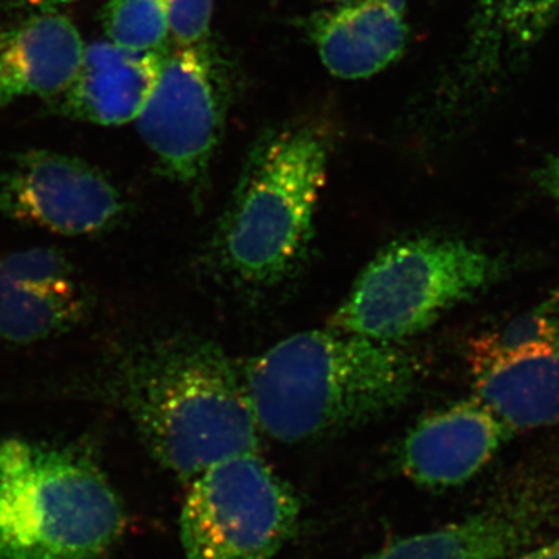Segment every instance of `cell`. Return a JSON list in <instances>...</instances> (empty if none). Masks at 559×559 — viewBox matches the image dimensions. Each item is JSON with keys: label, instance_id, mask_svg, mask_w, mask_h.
Returning a JSON list of instances; mask_svg holds the SVG:
<instances>
[{"label": "cell", "instance_id": "cell-1", "mask_svg": "<svg viewBox=\"0 0 559 559\" xmlns=\"http://www.w3.org/2000/svg\"><path fill=\"white\" fill-rule=\"evenodd\" d=\"M421 359L399 344L336 330L283 340L242 367L264 436L301 443L400 409L421 382Z\"/></svg>", "mask_w": 559, "mask_h": 559}, {"label": "cell", "instance_id": "cell-2", "mask_svg": "<svg viewBox=\"0 0 559 559\" xmlns=\"http://www.w3.org/2000/svg\"><path fill=\"white\" fill-rule=\"evenodd\" d=\"M117 388L151 455L187 484L259 451L242 369L215 342L187 334L140 342L121 359Z\"/></svg>", "mask_w": 559, "mask_h": 559}, {"label": "cell", "instance_id": "cell-3", "mask_svg": "<svg viewBox=\"0 0 559 559\" xmlns=\"http://www.w3.org/2000/svg\"><path fill=\"white\" fill-rule=\"evenodd\" d=\"M334 132L320 121H290L261 132L216 229L219 270L240 286L270 289L308 259Z\"/></svg>", "mask_w": 559, "mask_h": 559}, {"label": "cell", "instance_id": "cell-4", "mask_svg": "<svg viewBox=\"0 0 559 559\" xmlns=\"http://www.w3.org/2000/svg\"><path fill=\"white\" fill-rule=\"evenodd\" d=\"M124 525L119 496L87 455L0 443V559H97Z\"/></svg>", "mask_w": 559, "mask_h": 559}, {"label": "cell", "instance_id": "cell-5", "mask_svg": "<svg viewBox=\"0 0 559 559\" xmlns=\"http://www.w3.org/2000/svg\"><path fill=\"white\" fill-rule=\"evenodd\" d=\"M516 261L462 238H404L370 261L329 329L399 344L509 278Z\"/></svg>", "mask_w": 559, "mask_h": 559}, {"label": "cell", "instance_id": "cell-6", "mask_svg": "<svg viewBox=\"0 0 559 559\" xmlns=\"http://www.w3.org/2000/svg\"><path fill=\"white\" fill-rule=\"evenodd\" d=\"M293 487L259 451L224 460L189 484L179 536L183 559H277L299 528Z\"/></svg>", "mask_w": 559, "mask_h": 559}, {"label": "cell", "instance_id": "cell-7", "mask_svg": "<svg viewBox=\"0 0 559 559\" xmlns=\"http://www.w3.org/2000/svg\"><path fill=\"white\" fill-rule=\"evenodd\" d=\"M234 83L212 40L165 55L159 81L140 114V138L162 173L200 190L226 128Z\"/></svg>", "mask_w": 559, "mask_h": 559}, {"label": "cell", "instance_id": "cell-8", "mask_svg": "<svg viewBox=\"0 0 559 559\" xmlns=\"http://www.w3.org/2000/svg\"><path fill=\"white\" fill-rule=\"evenodd\" d=\"M559 528V443L533 452L462 520L396 539L366 559H506Z\"/></svg>", "mask_w": 559, "mask_h": 559}, {"label": "cell", "instance_id": "cell-9", "mask_svg": "<svg viewBox=\"0 0 559 559\" xmlns=\"http://www.w3.org/2000/svg\"><path fill=\"white\" fill-rule=\"evenodd\" d=\"M558 17L559 0H476L457 60L436 90V119L460 123L496 97Z\"/></svg>", "mask_w": 559, "mask_h": 559}, {"label": "cell", "instance_id": "cell-10", "mask_svg": "<svg viewBox=\"0 0 559 559\" xmlns=\"http://www.w3.org/2000/svg\"><path fill=\"white\" fill-rule=\"evenodd\" d=\"M123 213L117 187L76 157L33 150L0 167V215L5 218L84 237L112 229Z\"/></svg>", "mask_w": 559, "mask_h": 559}, {"label": "cell", "instance_id": "cell-11", "mask_svg": "<svg viewBox=\"0 0 559 559\" xmlns=\"http://www.w3.org/2000/svg\"><path fill=\"white\" fill-rule=\"evenodd\" d=\"M477 396L419 419L401 441V473L428 489H450L476 477L514 436Z\"/></svg>", "mask_w": 559, "mask_h": 559}, {"label": "cell", "instance_id": "cell-12", "mask_svg": "<svg viewBox=\"0 0 559 559\" xmlns=\"http://www.w3.org/2000/svg\"><path fill=\"white\" fill-rule=\"evenodd\" d=\"M87 290L64 253L35 248L0 257V341L36 344L86 318Z\"/></svg>", "mask_w": 559, "mask_h": 559}, {"label": "cell", "instance_id": "cell-13", "mask_svg": "<svg viewBox=\"0 0 559 559\" xmlns=\"http://www.w3.org/2000/svg\"><path fill=\"white\" fill-rule=\"evenodd\" d=\"M474 396L514 432L559 428V341L499 352L469 342Z\"/></svg>", "mask_w": 559, "mask_h": 559}, {"label": "cell", "instance_id": "cell-14", "mask_svg": "<svg viewBox=\"0 0 559 559\" xmlns=\"http://www.w3.org/2000/svg\"><path fill=\"white\" fill-rule=\"evenodd\" d=\"M320 61L341 80H366L401 60L409 43L406 0H353L304 21Z\"/></svg>", "mask_w": 559, "mask_h": 559}, {"label": "cell", "instance_id": "cell-15", "mask_svg": "<svg viewBox=\"0 0 559 559\" xmlns=\"http://www.w3.org/2000/svg\"><path fill=\"white\" fill-rule=\"evenodd\" d=\"M165 55L95 40L84 49L75 79L58 97V109L70 119L102 127L138 120L159 81Z\"/></svg>", "mask_w": 559, "mask_h": 559}, {"label": "cell", "instance_id": "cell-16", "mask_svg": "<svg viewBox=\"0 0 559 559\" xmlns=\"http://www.w3.org/2000/svg\"><path fill=\"white\" fill-rule=\"evenodd\" d=\"M84 46L64 14H39L0 32V108L21 98H58L70 86Z\"/></svg>", "mask_w": 559, "mask_h": 559}, {"label": "cell", "instance_id": "cell-17", "mask_svg": "<svg viewBox=\"0 0 559 559\" xmlns=\"http://www.w3.org/2000/svg\"><path fill=\"white\" fill-rule=\"evenodd\" d=\"M109 43L121 49L165 51L170 35V0H109L102 11Z\"/></svg>", "mask_w": 559, "mask_h": 559}, {"label": "cell", "instance_id": "cell-18", "mask_svg": "<svg viewBox=\"0 0 559 559\" xmlns=\"http://www.w3.org/2000/svg\"><path fill=\"white\" fill-rule=\"evenodd\" d=\"M474 340L499 352L559 341V289L532 310L510 319L498 329L485 331Z\"/></svg>", "mask_w": 559, "mask_h": 559}, {"label": "cell", "instance_id": "cell-19", "mask_svg": "<svg viewBox=\"0 0 559 559\" xmlns=\"http://www.w3.org/2000/svg\"><path fill=\"white\" fill-rule=\"evenodd\" d=\"M213 0H170V35L176 47L210 40Z\"/></svg>", "mask_w": 559, "mask_h": 559}, {"label": "cell", "instance_id": "cell-20", "mask_svg": "<svg viewBox=\"0 0 559 559\" xmlns=\"http://www.w3.org/2000/svg\"><path fill=\"white\" fill-rule=\"evenodd\" d=\"M536 186L549 200L559 205V154H551L533 173Z\"/></svg>", "mask_w": 559, "mask_h": 559}, {"label": "cell", "instance_id": "cell-21", "mask_svg": "<svg viewBox=\"0 0 559 559\" xmlns=\"http://www.w3.org/2000/svg\"><path fill=\"white\" fill-rule=\"evenodd\" d=\"M506 559H559V528L546 539Z\"/></svg>", "mask_w": 559, "mask_h": 559}, {"label": "cell", "instance_id": "cell-22", "mask_svg": "<svg viewBox=\"0 0 559 559\" xmlns=\"http://www.w3.org/2000/svg\"><path fill=\"white\" fill-rule=\"evenodd\" d=\"M25 2L31 3L33 7H38L40 11L43 10H55L57 7L66 5V3L73 2V0H25Z\"/></svg>", "mask_w": 559, "mask_h": 559}, {"label": "cell", "instance_id": "cell-23", "mask_svg": "<svg viewBox=\"0 0 559 559\" xmlns=\"http://www.w3.org/2000/svg\"><path fill=\"white\" fill-rule=\"evenodd\" d=\"M329 2L347 3V2H353V0H329Z\"/></svg>", "mask_w": 559, "mask_h": 559}]
</instances>
